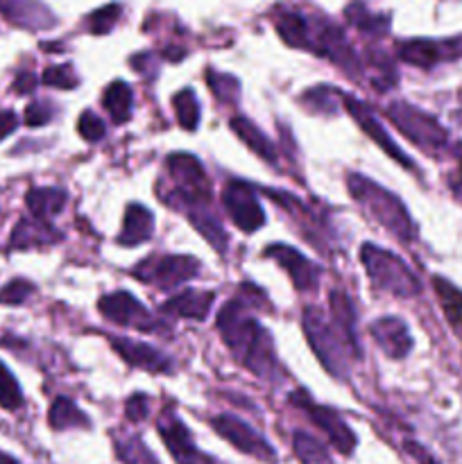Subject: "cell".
Listing matches in <instances>:
<instances>
[{
	"instance_id": "1",
	"label": "cell",
	"mask_w": 462,
	"mask_h": 464,
	"mask_svg": "<svg viewBox=\"0 0 462 464\" xmlns=\"http://www.w3.org/2000/svg\"><path fill=\"white\" fill-rule=\"evenodd\" d=\"M168 181L161 188V199L168 207L177 208L184 213L190 220V225L217 249L225 252L226 249V234L222 229L220 220L216 218L211 204V184L204 172L202 163L193 157V154H170L166 161Z\"/></svg>"
},
{
	"instance_id": "2",
	"label": "cell",
	"mask_w": 462,
	"mask_h": 464,
	"mask_svg": "<svg viewBox=\"0 0 462 464\" xmlns=\"http://www.w3.org/2000/svg\"><path fill=\"white\" fill-rule=\"evenodd\" d=\"M216 324L222 340L240 365H245L261 379H281L284 370L276 361L270 334L249 315L247 302H240V299L226 302L217 313Z\"/></svg>"
},
{
	"instance_id": "3",
	"label": "cell",
	"mask_w": 462,
	"mask_h": 464,
	"mask_svg": "<svg viewBox=\"0 0 462 464\" xmlns=\"http://www.w3.org/2000/svg\"><path fill=\"white\" fill-rule=\"evenodd\" d=\"M347 186L351 198L362 207V211L370 218H374L385 231L397 236L403 243L415 240V222L410 220L406 207H403L401 199H399L397 195H392L390 190H385L383 186L367 179L365 175H349Z\"/></svg>"
},
{
	"instance_id": "4",
	"label": "cell",
	"mask_w": 462,
	"mask_h": 464,
	"mask_svg": "<svg viewBox=\"0 0 462 464\" xmlns=\"http://www.w3.org/2000/svg\"><path fill=\"white\" fill-rule=\"evenodd\" d=\"M303 334H306L308 344L320 358L324 370L335 379H344L349 374V362L358 358L344 335L340 334L333 322L326 320L317 308H306L303 311Z\"/></svg>"
},
{
	"instance_id": "5",
	"label": "cell",
	"mask_w": 462,
	"mask_h": 464,
	"mask_svg": "<svg viewBox=\"0 0 462 464\" xmlns=\"http://www.w3.org/2000/svg\"><path fill=\"white\" fill-rule=\"evenodd\" d=\"M361 261L374 288H379L380 293L394 297H415L421 293L419 279L412 275L410 267L388 249L365 243L361 249Z\"/></svg>"
},
{
	"instance_id": "6",
	"label": "cell",
	"mask_w": 462,
	"mask_h": 464,
	"mask_svg": "<svg viewBox=\"0 0 462 464\" xmlns=\"http://www.w3.org/2000/svg\"><path fill=\"white\" fill-rule=\"evenodd\" d=\"M392 125L406 136L408 140L428 154H438L447 148L448 134L433 116L408 102H392L385 109Z\"/></svg>"
},
{
	"instance_id": "7",
	"label": "cell",
	"mask_w": 462,
	"mask_h": 464,
	"mask_svg": "<svg viewBox=\"0 0 462 464\" xmlns=\"http://www.w3.org/2000/svg\"><path fill=\"white\" fill-rule=\"evenodd\" d=\"M131 275L143 284L154 288L170 290L175 285L186 284L199 275V261L193 256H181V254H168V256H149L140 261L131 270Z\"/></svg>"
},
{
	"instance_id": "8",
	"label": "cell",
	"mask_w": 462,
	"mask_h": 464,
	"mask_svg": "<svg viewBox=\"0 0 462 464\" xmlns=\"http://www.w3.org/2000/svg\"><path fill=\"white\" fill-rule=\"evenodd\" d=\"M222 204H225L234 225L245 234H252V231L261 229L265 225V213H263L261 202H258L256 190L245 184V181H226L225 190H222Z\"/></svg>"
},
{
	"instance_id": "9",
	"label": "cell",
	"mask_w": 462,
	"mask_h": 464,
	"mask_svg": "<svg viewBox=\"0 0 462 464\" xmlns=\"http://www.w3.org/2000/svg\"><path fill=\"white\" fill-rule=\"evenodd\" d=\"M100 313H102L107 320H111L113 324L130 326V329L145 331V334H157L161 326L154 320L152 313L145 306H140L139 299L134 295L125 293V290H118V293L104 295L98 304Z\"/></svg>"
},
{
	"instance_id": "10",
	"label": "cell",
	"mask_w": 462,
	"mask_h": 464,
	"mask_svg": "<svg viewBox=\"0 0 462 464\" xmlns=\"http://www.w3.org/2000/svg\"><path fill=\"white\" fill-rule=\"evenodd\" d=\"M290 403L297 408H302V411L311 417L313 424H315L320 430H324V435L329 438V442L333 444L340 453L349 456V453L353 451V447H356V435L351 433V429L344 424V420L338 415V412L331 411V408L313 403L311 399H308L306 392H293Z\"/></svg>"
},
{
	"instance_id": "11",
	"label": "cell",
	"mask_w": 462,
	"mask_h": 464,
	"mask_svg": "<svg viewBox=\"0 0 462 464\" xmlns=\"http://www.w3.org/2000/svg\"><path fill=\"white\" fill-rule=\"evenodd\" d=\"M397 54L399 59H403L406 63H412V66L433 68L435 63L453 62V59L462 57V36L444 41L412 39L399 45Z\"/></svg>"
},
{
	"instance_id": "12",
	"label": "cell",
	"mask_w": 462,
	"mask_h": 464,
	"mask_svg": "<svg viewBox=\"0 0 462 464\" xmlns=\"http://www.w3.org/2000/svg\"><path fill=\"white\" fill-rule=\"evenodd\" d=\"M211 426L217 435H222L226 442L234 444L238 451L258 458V460H263V462L274 460V451H272L270 444H267L265 440H263L261 435L252 429V426H247L245 421H240L238 417L220 415L211 421Z\"/></svg>"
},
{
	"instance_id": "13",
	"label": "cell",
	"mask_w": 462,
	"mask_h": 464,
	"mask_svg": "<svg viewBox=\"0 0 462 464\" xmlns=\"http://www.w3.org/2000/svg\"><path fill=\"white\" fill-rule=\"evenodd\" d=\"M342 102H344V109L351 113L353 121L358 122V127H361V130L365 131V134L370 136V139L374 140V143L379 145V148L383 150L390 159H394L397 163H401L403 168H412V161L406 157V152H403V150L399 148L392 139H390V134L383 130V125L379 122V118H376L374 113L365 107V104L358 102L356 98H351V95H347V93H342Z\"/></svg>"
},
{
	"instance_id": "14",
	"label": "cell",
	"mask_w": 462,
	"mask_h": 464,
	"mask_svg": "<svg viewBox=\"0 0 462 464\" xmlns=\"http://www.w3.org/2000/svg\"><path fill=\"white\" fill-rule=\"evenodd\" d=\"M265 256H270L272 261H276L288 272L290 281H293V285L299 293L315 290L317 284H320V267L308 261L294 247H288V245H270L265 249Z\"/></svg>"
},
{
	"instance_id": "15",
	"label": "cell",
	"mask_w": 462,
	"mask_h": 464,
	"mask_svg": "<svg viewBox=\"0 0 462 464\" xmlns=\"http://www.w3.org/2000/svg\"><path fill=\"white\" fill-rule=\"evenodd\" d=\"M159 433H161L163 442H166L168 451L172 453L179 464H222L213 460L211 456L199 451L193 442H190V433L177 417H166L159 424Z\"/></svg>"
},
{
	"instance_id": "16",
	"label": "cell",
	"mask_w": 462,
	"mask_h": 464,
	"mask_svg": "<svg viewBox=\"0 0 462 464\" xmlns=\"http://www.w3.org/2000/svg\"><path fill=\"white\" fill-rule=\"evenodd\" d=\"M109 343H111V347L120 353V358L127 365L152 372V374H163V372L172 370V362L168 361L159 349H154L152 344L136 343V340L130 338H116V335H111Z\"/></svg>"
},
{
	"instance_id": "17",
	"label": "cell",
	"mask_w": 462,
	"mask_h": 464,
	"mask_svg": "<svg viewBox=\"0 0 462 464\" xmlns=\"http://www.w3.org/2000/svg\"><path fill=\"white\" fill-rule=\"evenodd\" d=\"M0 14L23 30H48L54 16L41 0H0Z\"/></svg>"
},
{
	"instance_id": "18",
	"label": "cell",
	"mask_w": 462,
	"mask_h": 464,
	"mask_svg": "<svg viewBox=\"0 0 462 464\" xmlns=\"http://www.w3.org/2000/svg\"><path fill=\"white\" fill-rule=\"evenodd\" d=\"M371 335H374L376 344L383 349V353H388L394 361H401L410 353L412 349V338L408 334L406 324H403L399 317H380L371 324Z\"/></svg>"
},
{
	"instance_id": "19",
	"label": "cell",
	"mask_w": 462,
	"mask_h": 464,
	"mask_svg": "<svg viewBox=\"0 0 462 464\" xmlns=\"http://www.w3.org/2000/svg\"><path fill=\"white\" fill-rule=\"evenodd\" d=\"M62 240V234L50 225L48 220H39V218H23L18 225L14 227L12 238H9V247L14 249H30V247H45Z\"/></svg>"
},
{
	"instance_id": "20",
	"label": "cell",
	"mask_w": 462,
	"mask_h": 464,
	"mask_svg": "<svg viewBox=\"0 0 462 464\" xmlns=\"http://www.w3.org/2000/svg\"><path fill=\"white\" fill-rule=\"evenodd\" d=\"M213 299H216V293H211V290H184V293L168 299V302L161 306V313L202 322L208 317Z\"/></svg>"
},
{
	"instance_id": "21",
	"label": "cell",
	"mask_w": 462,
	"mask_h": 464,
	"mask_svg": "<svg viewBox=\"0 0 462 464\" xmlns=\"http://www.w3.org/2000/svg\"><path fill=\"white\" fill-rule=\"evenodd\" d=\"M154 231V218L140 204H130L125 208V218H122V231L118 236V243L125 247H134V245L145 243L152 238Z\"/></svg>"
},
{
	"instance_id": "22",
	"label": "cell",
	"mask_w": 462,
	"mask_h": 464,
	"mask_svg": "<svg viewBox=\"0 0 462 464\" xmlns=\"http://www.w3.org/2000/svg\"><path fill=\"white\" fill-rule=\"evenodd\" d=\"M331 322L338 326L340 334L349 343L358 358H361V344H358V331H356V308H353L351 299L342 290H333L331 293Z\"/></svg>"
},
{
	"instance_id": "23",
	"label": "cell",
	"mask_w": 462,
	"mask_h": 464,
	"mask_svg": "<svg viewBox=\"0 0 462 464\" xmlns=\"http://www.w3.org/2000/svg\"><path fill=\"white\" fill-rule=\"evenodd\" d=\"M229 125H231V130L236 131V136H238V139L243 140V143L247 145L254 154H256V157H261L263 161L270 163V166H276L274 145L267 140V136L263 134V131L258 130L252 121H247V118H243V116H234L231 118Z\"/></svg>"
},
{
	"instance_id": "24",
	"label": "cell",
	"mask_w": 462,
	"mask_h": 464,
	"mask_svg": "<svg viewBox=\"0 0 462 464\" xmlns=\"http://www.w3.org/2000/svg\"><path fill=\"white\" fill-rule=\"evenodd\" d=\"M66 193L62 188H32L27 193L25 204L32 216L50 222V218L62 213V208L66 207Z\"/></svg>"
},
{
	"instance_id": "25",
	"label": "cell",
	"mask_w": 462,
	"mask_h": 464,
	"mask_svg": "<svg viewBox=\"0 0 462 464\" xmlns=\"http://www.w3.org/2000/svg\"><path fill=\"white\" fill-rule=\"evenodd\" d=\"M433 284L439 299V306L444 311V317L448 320L451 329L456 331V335L462 338V290H457L456 285L448 284L442 276H435Z\"/></svg>"
},
{
	"instance_id": "26",
	"label": "cell",
	"mask_w": 462,
	"mask_h": 464,
	"mask_svg": "<svg viewBox=\"0 0 462 464\" xmlns=\"http://www.w3.org/2000/svg\"><path fill=\"white\" fill-rule=\"evenodd\" d=\"M104 109L109 111L111 121L116 125H122V122L130 121L131 116V104H134V93H131L130 84L125 82H113L111 86H107L102 95Z\"/></svg>"
},
{
	"instance_id": "27",
	"label": "cell",
	"mask_w": 462,
	"mask_h": 464,
	"mask_svg": "<svg viewBox=\"0 0 462 464\" xmlns=\"http://www.w3.org/2000/svg\"><path fill=\"white\" fill-rule=\"evenodd\" d=\"M50 426L54 430H66V429H89V417L75 406V401L66 397H57L54 403L50 406V415H48Z\"/></svg>"
},
{
	"instance_id": "28",
	"label": "cell",
	"mask_w": 462,
	"mask_h": 464,
	"mask_svg": "<svg viewBox=\"0 0 462 464\" xmlns=\"http://www.w3.org/2000/svg\"><path fill=\"white\" fill-rule=\"evenodd\" d=\"M274 27L279 32L281 39L285 41L293 48H306L308 39V18L299 12H281L279 16L274 18Z\"/></svg>"
},
{
	"instance_id": "29",
	"label": "cell",
	"mask_w": 462,
	"mask_h": 464,
	"mask_svg": "<svg viewBox=\"0 0 462 464\" xmlns=\"http://www.w3.org/2000/svg\"><path fill=\"white\" fill-rule=\"evenodd\" d=\"M340 102H342V93L326 84L315 86V89L306 91L302 95V107H306L313 113H324V116H331V113L338 111Z\"/></svg>"
},
{
	"instance_id": "30",
	"label": "cell",
	"mask_w": 462,
	"mask_h": 464,
	"mask_svg": "<svg viewBox=\"0 0 462 464\" xmlns=\"http://www.w3.org/2000/svg\"><path fill=\"white\" fill-rule=\"evenodd\" d=\"M344 14H347V21L353 27L367 32V34H385V30L390 25L388 16H379V14L370 12L362 3H351Z\"/></svg>"
},
{
	"instance_id": "31",
	"label": "cell",
	"mask_w": 462,
	"mask_h": 464,
	"mask_svg": "<svg viewBox=\"0 0 462 464\" xmlns=\"http://www.w3.org/2000/svg\"><path fill=\"white\" fill-rule=\"evenodd\" d=\"M116 451L122 464H159L157 458L152 456L143 440L134 438V435H122L116 440Z\"/></svg>"
},
{
	"instance_id": "32",
	"label": "cell",
	"mask_w": 462,
	"mask_h": 464,
	"mask_svg": "<svg viewBox=\"0 0 462 464\" xmlns=\"http://www.w3.org/2000/svg\"><path fill=\"white\" fill-rule=\"evenodd\" d=\"M293 449H294V456L299 458L302 464H331L329 453L326 449L317 442L315 438H311L308 433H302L297 430L293 438Z\"/></svg>"
},
{
	"instance_id": "33",
	"label": "cell",
	"mask_w": 462,
	"mask_h": 464,
	"mask_svg": "<svg viewBox=\"0 0 462 464\" xmlns=\"http://www.w3.org/2000/svg\"><path fill=\"white\" fill-rule=\"evenodd\" d=\"M175 113H177V121H179V125L184 127V130H188V131L197 130L199 104H197V98H195L193 91L184 89L175 95Z\"/></svg>"
},
{
	"instance_id": "34",
	"label": "cell",
	"mask_w": 462,
	"mask_h": 464,
	"mask_svg": "<svg viewBox=\"0 0 462 464\" xmlns=\"http://www.w3.org/2000/svg\"><path fill=\"white\" fill-rule=\"evenodd\" d=\"M207 82H208V89H211V93L216 95L220 102L234 104L236 100H238L240 86H238V80H236V77L226 75V72L208 71Z\"/></svg>"
},
{
	"instance_id": "35",
	"label": "cell",
	"mask_w": 462,
	"mask_h": 464,
	"mask_svg": "<svg viewBox=\"0 0 462 464\" xmlns=\"http://www.w3.org/2000/svg\"><path fill=\"white\" fill-rule=\"evenodd\" d=\"M0 406L5 411H18L23 406L21 388L3 362H0Z\"/></svg>"
},
{
	"instance_id": "36",
	"label": "cell",
	"mask_w": 462,
	"mask_h": 464,
	"mask_svg": "<svg viewBox=\"0 0 462 464\" xmlns=\"http://www.w3.org/2000/svg\"><path fill=\"white\" fill-rule=\"evenodd\" d=\"M43 84L48 86H54V89H75L77 84H80V77H77V72L72 71V66H50L45 68L43 72Z\"/></svg>"
},
{
	"instance_id": "37",
	"label": "cell",
	"mask_w": 462,
	"mask_h": 464,
	"mask_svg": "<svg viewBox=\"0 0 462 464\" xmlns=\"http://www.w3.org/2000/svg\"><path fill=\"white\" fill-rule=\"evenodd\" d=\"M32 293H34V285L30 281L14 279L5 288H0V304H5V306H21Z\"/></svg>"
},
{
	"instance_id": "38",
	"label": "cell",
	"mask_w": 462,
	"mask_h": 464,
	"mask_svg": "<svg viewBox=\"0 0 462 464\" xmlns=\"http://www.w3.org/2000/svg\"><path fill=\"white\" fill-rule=\"evenodd\" d=\"M118 16H120V7H118V5H107V7L91 14L89 30L93 32V34H107V32H111L113 25L118 23Z\"/></svg>"
},
{
	"instance_id": "39",
	"label": "cell",
	"mask_w": 462,
	"mask_h": 464,
	"mask_svg": "<svg viewBox=\"0 0 462 464\" xmlns=\"http://www.w3.org/2000/svg\"><path fill=\"white\" fill-rule=\"evenodd\" d=\"M77 131H80L82 139L89 140V143H98V140H102L107 130H104L102 118L95 116L93 111H84L80 116V122H77Z\"/></svg>"
},
{
	"instance_id": "40",
	"label": "cell",
	"mask_w": 462,
	"mask_h": 464,
	"mask_svg": "<svg viewBox=\"0 0 462 464\" xmlns=\"http://www.w3.org/2000/svg\"><path fill=\"white\" fill-rule=\"evenodd\" d=\"M53 113L54 109L50 107L48 102H32L30 107L25 109V122L30 127H41L45 125V122H50Z\"/></svg>"
},
{
	"instance_id": "41",
	"label": "cell",
	"mask_w": 462,
	"mask_h": 464,
	"mask_svg": "<svg viewBox=\"0 0 462 464\" xmlns=\"http://www.w3.org/2000/svg\"><path fill=\"white\" fill-rule=\"evenodd\" d=\"M148 408H149L148 397H145V394H134V397H131L125 406L127 420H131V421L145 420V415H148Z\"/></svg>"
},
{
	"instance_id": "42",
	"label": "cell",
	"mask_w": 462,
	"mask_h": 464,
	"mask_svg": "<svg viewBox=\"0 0 462 464\" xmlns=\"http://www.w3.org/2000/svg\"><path fill=\"white\" fill-rule=\"evenodd\" d=\"M18 125V118L14 111H0V140L5 139V136L12 134L14 130H16Z\"/></svg>"
},
{
	"instance_id": "43",
	"label": "cell",
	"mask_w": 462,
	"mask_h": 464,
	"mask_svg": "<svg viewBox=\"0 0 462 464\" xmlns=\"http://www.w3.org/2000/svg\"><path fill=\"white\" fill-rule=\"evenodd\" d=\"M36 84V77L32 75V72H21V75L16 77V82H14V91L16 93H30L32 89H34Z\"/></svg>"
},
{
	"instance_id": "44",
	"label": "cell",
	"mask_w": 462,
	"mask_h": 464,
	"mask_svg": "<svg viewBox=\"0 0 462 464\" xmlns=\"http://www.w3.org/2000/svg\"><path fill=\"white\" fill-rule=\"evenodd\" d=\"M408 451H410L412 456H415L417 460H419L421 464H435V462H433V458H430L428 453L424 451V449L417 447V444H408Z\"/></svg>"
},
{
	"instance_id": "45",
	"label": "cell",
	"mask_w": 462,
	"mask_h": 464,
	"mask_svg": "<svg viewBox=\"0 0 462 464\" xmlns=\"http://www.w3.org/2000/svg\"><path fill=\"white\" fill-rule=\"evenodd\" d=\"M0 464H18L16 460H14L12 456H7V453L0 451Z\"/></svg>"
},
{
	"instance_id": "46",
	"label": "cell",
	"mask_w": 462,
	"mask_h": 464,
	"mask_svg": "<svg viewBox=\"0 0 462 464\" xmlns=\"http://www.w3.org/2000/svg\"><path fill=\"white\" fill-rule=\"evenodd\" d=\"M456 190L462 195V181H456Z\"/></svg>"
}]
</instances>
